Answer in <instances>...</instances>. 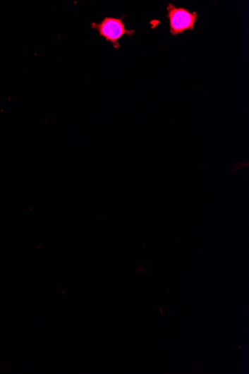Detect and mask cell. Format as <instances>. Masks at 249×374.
I'll return each mask as SVG.
<instances>
[{"mask_svg":"<svg viewBox=\"0 0 249 374\" xmlns=\"http://www.w3.org/2000/svg\"><path fill=\"white\" fill-rule=\"evenodd\" d=\"M166 18L169 23V30L172 35L182 34L186 31H193L198 15L196 12H191L185 8H178L169 4L166 7Z\"/></svg>","mask_w":249,"mask_h":374,"instance_id":"cell-2","label":"cell"},{"mask_svg":"<svg viewBox=\"0 0 249 374\" xmlns=\"http://www.w3.org/2000/svg\"><path fill=\"white\" fill-rule=\"evenodd\" d=\"M124 17L125 16L121 18L107 17L100 23H92L91 28L97 30L104 40L110 42L115 49H119V41L123 36L135 34L134 30H126Z\"/></svg>","mask_w":249,"mask_h":374,"instance_id":"cell-1","label":"cell"}]
</instances>
